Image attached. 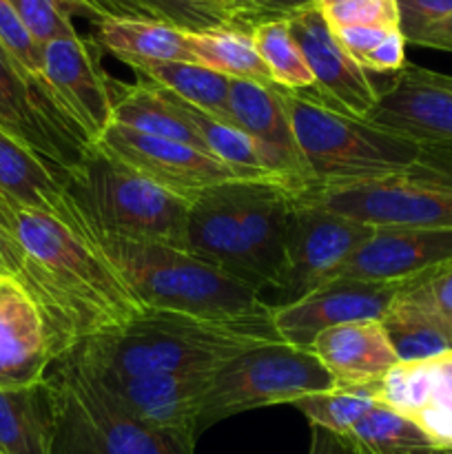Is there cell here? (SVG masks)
<instances>
[{"instance_id":"46","label":"cell","mask_w":452,"mask_h":454,"mask_svg":"<svg viewBox=\"0 0 452 454\" xmlns=\"http://www.w3.org/2000/svg\"><path fill=\"white\" fill-rule=\"evenodd\" d=\"M415 44L452 53V16L446 18V20L437 22L434 27H430L425 34H421L419 38L415 40Z\"/></svg>"},{"instance_id":"11","label":"cell","mask_w":452,"mask_h":454,"mask_svg":"<svg viewBox=\"0 0 452 454\" xmlns=\"http://www.w3.org/2000/svg\"><path fill=\"white\" fill-rule=\"evenodd\" d=\"M96 145L158 184L160 189L186 202H193L199 193L222 182L239 180L229 167L193 146L146 136L115 122L109 124Z\"/></svg>"},{"instance_id":"15","label":"cell","mask_w":452,"mask_h":454,"mask_svg":"<svg viewBox=\"0 0 452 454\" xmlns=\"http://www.w3.org/2000/svg\"><path fill=\"white\" fill-rule=\"evenodd\" d=\"M230 115L235 127L255 145L264 167L277 180L292 191L308 189V168L277 84L230 80Z\"/></svg>"},{"instance_id":"38","label":"cell","mask_w":452,"mask_h":454,"mask_svg":"<svg viewBox=\"0 0 452 454\" xmlns=\"http://www.w3.org/2000/svg\"><path fill=\"white\" fill-rule=\"evenodd\" d=\"M394 4L399 31L410 44H415V40L430 27L452 16V0H394Z\"/></svg>"},{"instance_id":"51","label":"cell","mask_w":452,"mask_h":454,"mask_svg":"<svg viewBox=\"0 0 452 454\" xmlns=\"http://www.w3.org/2000/svg\"><path fill=\"white\" fill-rule=\"evenodd\" d=\"M443 454H452V450H443Z\"/></svg>"},{"instance_id":"45","label":"cell","mask_w":452,"mask_h":454,"mask_svg":"<svg viewBox=\"0 0 452 454\" xmlns=\"http://www.w3.org/2000/svg\"><path fill=\"white\" fill-rule=\"evenodd\" d=\"M253 4L260 12L261 20H273V18H292L295 13L315 7L317 0H253Z\"/></svg>"},{"instance_id":"30","label":"cell","mask_w":452,"mask_h":454,"mask_svg":"<svg viewBox=\"0 0 452 454\" xmlns=\"http://www.w3.org/2000/svg\"><path fill=\"white\" fill-rule=\"evenodd\" d=\"M168 91V89H167ZM175 105L180 106L182 114L189 118V122L193 124L195 131L199 133L204 142V149L211 158H215L217 162H222L224 167H229L239 180H261V177H275L269 168L261 162L260 153H257L255 145L239 131L233 124H224L217 118L208 115L207 111L198 109L191 102L182 100L175 93H171ZM277 180V177H275ZM282 182V180H279Z\"/></svg>"},{"instance_id":"25","label":"cell","mask_w":452,"mask_h":454,"mask_svg":"<svg viewBox=\"0 0 452 454\" xmlns=\"http://www.w3.org/2000/svg\"><path fill=\"white\" fill-rule=\"evenodd\" d=\"M189 31L146 18H105L93 22V43L124 65L137 62H198L189 47Z\"/></svg>"},{"instance_id":"7","label":"cell","mask_w":452,"mask_h":454,"mask_svg":"<svg viewBox=\"0 0 452 454\" xmlns=\"http://www.w3.org/2000/svg\"><path fill=\"white\" fill-rule=\"evenodd\" d=\"M331 388H335V381L310 348L286 341L260 346L213 372L211 388L199 412L198 434L239 412L279 403L292 406L306 395Z\"/></svg>"},{"instance_id":"23","label":"cell","mask_w":452,"mask_h":454,"mask_svg":"<svg viewBox=\"0 0 452 454\" xmlns=\"http://www.w3.org/2000/svg\"><path fill=\"white\" fill-rule=\"evenodd\" d=\"M0 193L16 211H56L66 202V171L0 124Z\"/></svg>"},{"instance_id":"44","label":"cell","mask_w":452,"mask_h":454,"mask_svg":"<svg viewBox=\"0 0 452 454\" xmlns=\"http://www.w3.org/2000/svg\"><path fill=\"white\" fill-rule=\"evenodd\" d=\"M308 454H363V450L348 434H337L326 428L310 426Z\"/></svg>"},{"instance_id":"18","label":"cell","mask_w":452,"mask_h":454,"mask_svg":"<svg viewBox=\"0 0 452 454\" xmlns=\"http://www.w3.org/2000/svg\"><path fill=\"white\" fill-rule=\"evenodd\" d=\"M238 217L244 248L264 279L266 288L277 282L284 260L288 217L295 204V191L275 177L226 182Z\"/></svg>"},{"instance_id":"29","label":"cell","mask_w":452,"mask_h":454,"mask_svg":"<svg viewBox=\"0 0 452 454\" xmlns=\"http://www.w3.org/2000/svg\"><path fill=\"white\" fill-rule=\"evenodd\" d=\"M195 60L230 80L275 84L269 67L261 60L246 27H220V29L186 34Z\"/></svg>"},{"instance_id":"17","label":"cell","mask_w":452,"mask_h":454,"mask_svg":"<svg viewBox=\"0 0 452 454\" xmlns=\"http://www.w3.org/2000/svg\"><path fill=\"white\" fill-rule=\"evenodd\" d=\"M368 120L419 142L452 145V75L406 62L379 91Z\"/></svg>"},{"instance_id":"52","label":"cell","mask_w":452,"mask_h":454,"mask_svg":"<svg viewBox=\"0 0 452 454\" xmlns=\"http://www.w3.org/2000/svg\"><path fill=\"white\" fill-rule=\"evenodd\" d=\"M441 454H443V452H441Z\"/></svg>"},{"instance_id":"31","label":"cell","mask_w":452,"mask_h":454,"mask_svg":"<svg viewBox=\"0 0 452 454\" xmlns=\"http://www.w3.org/2000/svg\"><path fill=\"white\" fill-rule=\"evenodd\" d=\"M350 439L366 452H412L439 448L428 433L403 412L377 402L350 430Z\"/></svg>"},{"instance_id":"4","label":"cell","mask_w":452,"mask_h":454,"mask_svg":"<svg viewBox=\"0 0 452 454\" xmlns=\"http://www.w3.org/2000/svg\"><path fill=\"white\" fill-rule=\"evenodd\" d=\"M89 231L144 309L238 315L264 306L260 293L184 248Z\"/></svg>"},{"instance_id":"14","label":"cell","mask_w":452,"mask_h":454,"mask_svg":"<svg viewBox=\"0 0 452 454\" xmlns=\"http://www.w3.org/2000/svg\"><path fill=\"white\" fill-rule=\"evenodd\" d=\"M399 284L332 278L291 304L273 306V324L282 340L310 348L328 328L355 322H379L393 304Z\"/></svg>"},{"instance_id":"32","label":"cell","mask_w":452,"mask_h":454,"mask_svg":"<svg viewBox=\"0 0 452 454\" xmlns=\"http://www.w3.org/2000/svg\"><path fill=\"white\" fill-rule=\"evenodd\" d=\"M253 40L260 51L261 60L269 67L273 82L288 91H310L313 75H310L306 58L292 35L288 18L261 20L253 27Z\"/></svg>"},{"instance_id":"8","label":"cell","mask_w":452,"mask_h":454,"mask_svg":"<svg viewBox=\"0 0 452 454\" xmlns=\"http://www.w3.org/2000/svg\"><path fill=\"white\" fill-rule=\"evenodd\" d=\"M372 231L375 226L304 202L295 195L284 239L282 269L273 286L282 295V304H291L332 279Z\"/></svg>"},{"instance_id":"6","label":"cell","mask_w":452,"mask_h":454,"mask_svg":"<svg viewBox=\"0 0 452 454\" xmlns=\"http://www.w3.org/2000/svg\"><path fill=\"white\" fill-rule=\"evenodd\" d=\"M56 364L51 454H195L193 437L142 424L78 359L66 355Z\"/></svg>"},{"instance_id":"20","label":"cell","mask_w":452,"mask_h":454,"mask_svg":"<svg viewBox=\"0 0 452 454\" xmlns=\"http://www.w3.org/2000/svg\"><path fill=\"white\" fill-rule=\"evenodd\" d=\"M184 248L191 255L199 257V260L229 273L230 278L244 282L253 291L261 293L266 288L264 279L257 275L255 266L244 248L226 182L207 189L193 202H189Z\"/></svg>"},{"instance_id":"50","label":"cell","mask_w":452,"mask_h":454,"mask_svg":"<svg viewBox=\"0 0 452 454\" xmlns=\"http://www.w3.org/2000/svg\"><path fill=\"white\" fill-rule=\"evenodd\" d=\"M328 3H332V0H317V7H323V4H328Z\"/></svg>"},{"instance_id":"3","label":"cell","mask_w":452,"mask_h":454,"mask_svg":"<svg viewBox=\"0 0 452 454\" xmlns=\"http://www.w3.org/2000/svg\"><path fill=\"white\" fill-rule=\"evenodd\" d=\"M282 100L308 168V189L397 176L425 153V142L341 114L301 91L282 89Z\"/></svg>"},{"instance_id":"34","label":"cell","mask_w":452,"mask_h":454,"mask_svg":"<svg viewBox=\"0 0 452 454\" xmlns=\"http://www.w3.org/2000/svg\"><path fill=\"white\" fill-rule=\"evenodd\" d=\"M140 3L153 13L155 20L168 22L189 34L220 29V27H244L217 0H140Z\"/></svg>"},{"instance_id":"42","label":"cell","mask_w":452,"mask_h":454,"mask_svg":"<svg viewBox=\"0 0 452 454\" xmlns=\"http://www.w3.org/2000/svg\"><path fill=\"white\" fill-rule=\"evenodd\" d=\"M0 278L16 282L25 291L27 288V257L18 242L16 233L0 224Z\"/></svg>"},{"instance_id":"2","label":"cell","mask_w":452,"mask_h":454,"mask_svg":"<svg viewBox=\"0 0 452 454\" xmlns=\"http://www.w3.org/2000/svg\"><path fill=\"white\" fill-rule=\"evenodd\" d=\"M275 341L284 340L269 304L238 315L146 309L122 326L96 333L69 355L89 368L124 375L202 372Z\"/></svg>"},{"instance_id":"9","label":"cell","mask_w":452,"mask_h":454,"mask_svg":"<svg viewBox=\"0 0 452 454\" xmlns=\"http://www.w3.org/2000/svg\"><path fill=\"white\" fill-rule=\"evenodd\" d=\"M0 124L66 173L87 151L84 133L58 106L44 80L27 74L0 43Z\"/></svg>"},{"instance_id":"5","label":"cell","mask_w":452,"mask_h":454,"mask_svg":"<svg viewBox=\"0 0 452 454\" xmlns=\"http://www.w3.org/2000/svg\"><path fill=\"white\" fill-rule=\"evenodd\" d=\"M66 195L91 229L184 248L189 202L160 189L96 142L66 173Z\"/></svg>"},{"instance_id":"40","label":"cell","mask_w":452,"mask_h":454,"mask_svg":"<svg viewBox=\"0 0 452 454\" xmlns=\"http://www.w3.org/2000/svg\"><path fill=\"white\" fill-rule=\"evenodd\" d=\"M406 38L399 29H393L362 62L363 71H375V74H397L406 65Z\"/></svg>"},{"instance_id":"10","label":"cell","mask_w":452,"mask_h":454,"mask_svg":"<svg viewBox=\"0 0 452 454\" xmlns=\"http://www.w3.org/2000/svg\"><path fill=\"white\" fill-rule=\"evenodd\" d=\"M100 53L96 43L82 35L53 40L43 47L44 84L89 142L100 140L113 122V105L122 84L102 69Z\"/></svg>"},{"instance_id":"12","label":"cell","mask_w":452,"mask_h":454,"mask_svg":"<svg viewBox=\"0 0 452 454\" xmlns=\"http://www.w3.org/2000/svg\"><path fill=\"white\" fill-rule=\"evenodd\" d=\"M89 371L118 399L120 406L142 424L198 439L199 412L215 371L153 372V375H124L102 368H89Z\"/></svg>"},{"instance_id":"41","label":"cell","mask_w":452,"mask_h":454,"mask_svg":"<svg viewBox=\"0 0 452 454\" xmlns=\"http://www.w3.org/2000/svg\"><path fill=\"white\" fill-rule=\"evenodd\" d=\"M393 29H399V27H341V29H332V34L344 51L359 65Z\"/></svg>"},{"instance_id":"27","label":"cell","mask_w":452,"mask_h":454,"mask_svg":"<svg viewBox=\"0 0 452 454\" xmlns=\"http://www.w3.org/2000/svg\"><path fill=\"white\" fill-rule=\"evenodd\" d=\"M113 122L146 136L182 142L207 153L202 137L175 105L171 91L144 78L133 84H120V96L113 105Z\"/></svg>"},{"instance_id":"49","label":"cell","mask_w":452,"mask_h":454,"mask_svg":"<svg viewBox=\"0 0 452 454\" xmlns=\"http://www.w3.org/2000/svg\"><path fill=\"white\" fill-rule=\"evenodd\" d=\"M12 284H16V282H12V279H7V278H0V301H3V297L7 295V291L12 288Z\"/></svg>"},{"instance_id":"43","label":"cell","mask_w":452,"mask_h":454,"mask_svg":"<svg viewBox=\"0 0 452 454\" xmlns=\"http://www.w3.org/2000/svg\"><path fill=\"white\" fill-rule=\"evenodd\" d=\"M82 7L84 16L96 20L105 18H146L155 20L153 13L140 3V0H75Z\"/></svg>"},{"instance_id":"16","label":"cell","mask_w":452,"mask_h":454,"mask_svg":"<svg viewBox=\"0 0 452 454\" xmlns=\"http://www.w3.org/2000/svg\"><path fill=\"white\" fill-rule=\"evenodd\" d=\"M452 262V229L375 226L332 278L401 284Z\"/></svg>"},{"instance_id":"37","label":"cell","mask_w":452,"mask_h":454,"mask_svg":"<svg viewBox=\"0 0 452 454\" xmlns=\"http://www.w3.org/2000/svg\"><path fill=\"white\" fill-rule=\"evenodd\" d=\"M0 43L27 74L43 80V47L27 31L12 0H0Z\"/></svg>"},{"instance_id":"21","label":"cell","mask_w":452,"mask_h":454,"mask_svg":"<svg viewBox=\"0 0 452 454\" xmlns=\"http://www.w3.org/2000/svg\"><path fill=\"white\" fill-rule=\"evenodd\" d=\"M51 341L43 313L18 284L0 301V388H25L49 377Z\"/></svg>"},{"instance_id":"1","label":"cell","mask_w":452,"mask_h":454,"mask_svg":"<svg viewBox=\"0 0 452 454\" xmlns=\"http://www.w3.org/2000/svg\"><path fill=\"white\" fill-rule=\"evenodd\" d=\"M27 257V288L43 313L53 364L84 340L146 310L97 247L66 195L56 211L18 208L13 224Z\"/></svg>"},{"instance_id":"24","label":"cell","mask_w":452,"mask_h":454,"mask_svg":"<svg viewBox=\"0 0 452 454\" xmlns=\"http://www.w3.org/2000/svg\"><path fill=\"white\" fill-rule=\"evenodd\" d=\"M56 417L51 375L25 388H0V454H51Z\"/></svg>"},{"instance_id":"28","label":"cell","mask_w":452,"mask_h":454,"mask_svg":"<svg viewBox=\"0 0 452 454\" xmlns=\"http://www.w3.org/2000/svg\"><path fill=\"white\" fill-rule=\"evenodd\" d=\"M131 69L149 82L160 84L182 100L207 111L220 122L233 124L230 78L226 75L217 74L199 62H137Z\"/></svg>"},{"instance_id":"47","label":"cell","mask_w":452,"mask_h":454,"mask_svg":"<svg viewBox=\"0 0 452 454\" xmlns=\"http://www.w3.org/2000/svg\"><path fill=\"white\" fill-rule=\"evenodd\" d=\"M0 224L7 226L9 231H13V224H16V208L4 200L3 193H0Z\"/></svg>"},{"instance_id":"13","label":"cell","mask_w":452,"mask_h":454,"mask_svg":"<svg viewBox=\"0 0 452 454\" xmlns=\"http://www.w3.org/2000/svg\"><path fill=\"white\" fill-rule=\"evenodd\" d=\"M288 25L313 75V89L301 93L341 114L368 118L379 100V91L368 78V71L337 43L322 9L315 4L295 13L288 18Z\"/></svg>"},{"instance_id":"39","label":"cell","mask_w":452,"mask_h":454,"mask_svg":"<svg viewBox=\"0 0 452 454\" xmlns=\"http://www.w3.org/2000/svg\"><path fill=\"white\" fill-rule=\"evenodd\" d=\"M401 288L433 306L446 322L452 324V262L428 273L401 282Z\"/></svg>"},{"instance_id":"36","label":"cell","mask_w":452,"mask_h":454,"mask_svg":"<svg viewBox=\"0 0 452 454\" xmlns=\"http://www.w3.org/2000/svg\"><path fill=\"white\" fill-rule=\"evenodd\" d=\"M331 29L341 27H399L394 0H332L323 4Z\"/></svg>"},{"instance_id":"33","label":"cell","mask_w":452,"mask_h":454,"mask_svg":"<svg viewBox=\"0 0 452 454\" xmlns=\"http://www.w3.org/2000/svg\"><path fill=\"white\" fill-rule=\"evenodd\" d=\"M377 403L375 386L370 388H335L306 395L292 406L310 421V426L326 428L337 434H350L359 419Z\"/></svg>"},{"instance_id":"26","label":"cell","mask_w":452,"mask_h":454,"mask_svg":"<svg viewBox=\"0 0 452 454\" xmlns=\"http://www.w3.org/2000/svg\"><path fill=\"white\" fill-rule=\"evenodd\" d=\"M399 364H417L452 353V324L433 306L401 288L379 319Z\"/></svg>"},{"instance_id":"35","label":"cell","mask_w":452,"mask_h":454,"mask_svg":"<svg viewBox=\"0 0 452 454\" xmlns=\"http://www.w3.org/2000/svg\"><path fill=\"white\" fill-rule=\"evenodd\" d=\"M12 4L40 47L53 40L78 35L74 16H84L82 7L75 0H12Z\"/></svg>"},{"instance_id":"19","label":"cell","mask_w":452,"mask_h":454,"mask_svg":"<svg viewBox=\"0 0 452 454\" xmlns=\"http://www.w3.org/2000/svg\"><path fill=\"white\" fill-rule=\"evenodd\" d=\"M377 402L415 419L439 448L452 450V353L399 364L375 386Z\"/></svg>"},{"instance_id":"48","label":"cell","mask_w":452,"mask_h":454,"mask_svg":"<svg viewBox=\"0 0 452 454\" xmlns=\"http://www.w3.org/2000/svg\"><path fill=\"white\" fill-rule=\"evenodd\" d=\"M446 448H433V450H412V452H386V454H441ZM363 454H375V452H366Z\"/></svg>"},{"instance_id":"22","label":"cell","mask_w":452,"mask_h":454,"mask_svg":"<svg viewBox=\"0 0 452 454\" xmlns=\"http://www.w3.org/2000/svg\"><path fill=\"white\" fill-rule=\"evenodd\" d=\"M310 350L339 388H370L399 366L381 322L328 328L315 337Z\"/></svg>"}]
</instances>
